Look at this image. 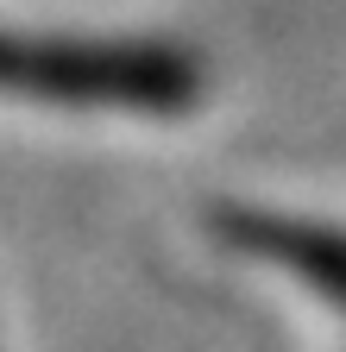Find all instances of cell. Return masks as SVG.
<instances>
[{"mask_svg":"<svg viewBox=\"0 0 346 352\" xmlns=\"http://www.w3.org/2000/svg\"><path fill=\"white\" fill-rule=\"evenodd\" d=\"M0 76L38 95L113 101V107H183L195 95V69L170 51H13Z\"/></svg>","mask_w":346,"mask_h":352,"instance_id":"obj_1","label":"cell"},{"mask_svg":"<svg viewBox=\"0 0 346 352\" xmlns=\"http://www.w3.org/2000/svg\"><path fill=\"white\" fill-rule=\"evenodd\" d=\"M221 233H227V245L265 258V264H283V271H296L302 283H315L327 302L346 308V233L283 220V214H227Z\"/></svg>","mask_w":346,"mask_h":352,"instance_id":"obj_2","label":"cell"}]
</instances>
